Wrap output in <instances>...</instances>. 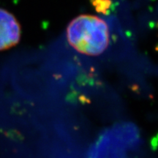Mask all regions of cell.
I'll use <instances>...</instances> for the list:
<instances>
[{
  "label": "cell",
  "instance_id": "obj_3",
  "mask_svg": "<svg viewBox=\"0 0 158 158\" xmlns=\"http://www.w3.org/2000/svg\"><path fill=\"white\" fill-rule=\"evenodd\" d=\"M110 1L108 0H94L93 5L95 6L97 10L100 12L106 11L110 5Z\"/></svg>",
  "mask_w": 158,
  "mask_h": 158
},
{
  "label": "cell",
  "instance_id": "obj_1",
  "mask_svg": "<svg viewBox=\"0 0 158 158\" xmlns=\"http://www.w3.org/2000/svg\"><path fill=\"white\" fill-rule=\"evenodd\" d=\"M67 38L78 52L89 56L103 53L109 44L107 23L92 15H81L71 21L67 28Z\"/></svg>",
  "mask_w": 158,
  "mask_h": 158
},
{
  "label": "cell",
  "instance_id": "obj_2",
  "mask_svg": "<svg viewBox=\"0 0 158 158\" xmlns=\"http://www.w3.org/2000/svg\"><path fill=\"white\" fill-rule=\"evenodd\" d=\"M21 26L14 15L0 8V51L15 46L21 38Z\"/></svg>",
  "mask_w": 158,
  "mask_h": 158
}]
</instances>
